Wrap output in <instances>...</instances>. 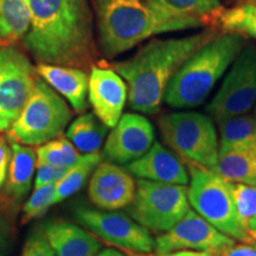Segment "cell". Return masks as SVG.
<instances>
[{
  "mask_svg": "<svg viewBox=\"0 0 256 256\" xmlns=\"http://www.w3.org/2000/svg\"><path fill=\"white\" fill-rule=\"evenodd\" d=\"M108 127L94 113L80 115L66 130V138L84 154L98 153Z\"/></svg>",
  "mask_w": 256,
  "mask_h": 256,
  "instance_id": "obj_21",
  "label": "cell"
},
{
  "mask_svg": "<svg viewBox=\"0 0 256 256\" xmlns=\"http://www.w3.org/2000/svg\"><path fill=\"white\" fill-rule=\"evenodd\" d=\"M102 52L115 57L147 38L166 32L197 28L203 22L178 17L154 8L148 0H92Z\"/></svg>",
  "mask_w": 256,
  "mask_h": 256,
  "instance_id": "obj_3",
  "label": "cell"
},
{
  "mask_svg": "<svg viewBox=\"0 0 256 256\" xmlns=\"http://www.w3.org/2000/svg\"><path fill=\"white\" fill-rule=\"evenodd\" d=\"M31 16L25 0H0V42L14 43L26 36Z\"/></svg>",
  "mask_w": 256,
  "mask_h": 256,
  "instance_id": "obj_23",
  "label": "cell"
},
{
  "mask_svg": "<svg viewBox=\"0 0 256 256\" xmlns=\"http://www.w3.org/2000/svg\"><path fill=\"white\" fill-rule=\"evenodd\" d=\"M151 4L162 11L178 16V17L194 18L198 20H209L211 16L222 8L220 0H148Z\"/></svg>",
  "mask_w": 256,
  "mask_h": 256,
  "instance_id": "obj_26",
  "label": "cell"
},
{
  "mask_svg": "<svg viewBox=\"0 0 256 256\" xmlns=\"http://www.w3.org/2000/svg\"><path fill=\"white\" fill-rule=\"evenodd\" d=\"M220 256H256V248L252 243H235Z\"/></svg>",
  "mask_w": 256,
  "mask_h": 256,
  "instance_id": "obj_34",
  "label": "cell"
},
{
  "mask_svg": "<svg viewBox=\"0 0 256 256\" xmlns=\"http://www.w3.org/2000/svg\"><path fill=\"white\" fill-rule=\"evenodd\" d=\"M186 185L166 184L139 178L133 202L127 206L132 218L156 234L174 228L190 210Z\"/></svg>",
  "mask_w": 256,
  "mask_h": 256,
  "instance_id": "obj_8",
  "label": "cell"
},
{
  "mask_svg": "<svg viewBox=\"0 0 256 256\" xmlns=\"http://www.w3.org/2000/svg\"><path fill=\"white\" fill-rule=\"evenodd\" d=\"M215 172L226 182L256 185V145L220 150Z\"/></svg>",
  "mask_w": 256,
  "mask_h": 256,
  "instance_id": "obj_20",
  "label": "cell"
},
{
  "mask_svg": "<svg viewBox=\"0 0 256 256\" xmlns=\"http://www.w3.org/2000/svg\"><path fill=\"white\" fill-rule=\"evenodd\" d=\"M14 222L8 214H0V256H5L14 238Z\"/></svg>",
  "mask_w": 256,
  "mask_h": 256,
  "instance_id": "obj_32",
  "label": "cell"
},
{
  "mask_svg": "<svg viewBox=\"0 0 256 256\" xmlns=\"http://www.w3.org/2000/svg\"><path fill=\"white\" fill-rule=\"evenodd\" d=\"M37 72L51 88L64 96L76 112L82 113L87 110L89 78L84 72L69 66L40 63Z\"/></svg>",
  "mask_w": 256,
  "mask_h": 256,
  "instance_id": "obj_19",
  "label": "cell"
},
{
  "mask_svg": "<svg viewBox=\"0 0 256 256\" xmlns=\"http://www.w3.org/2000/svg\"><path fill=\"white\" fill-rule=\"evenodd\" d=\"M37 78L28 57L11 46H0V133L18 119L34 89Z\"/></svg>",
  "mask_w": 256,
  "mask_h": 256,
  "instance_id": "obj_10",
  "label": "cell"
},
{
  "mask_svg": "<svg viewBox=\"0 0 256 256\" xmlns=\"http://www.w3.org/2000/svg\"><path fill=\"white\" fill-rule=\"evenodd\" d=\"M72 168H62L46 164V162H37V174L34 178V188L44 186V185L60 183L62 179L69 174Z\"/></svg>",
  "mask_w": 256,
  "mask_h": 256,
  "instance_id": "obj_30",
  "label": "cell"
},
{
  "mask_svg": "<svg viewBox=\"0 0 256 256\" xmlns=\"http://www.w3.org/2000/svg\"><path fill=\"white\" fill-rule=\"evenodd\" d=\"M38 230L56 256H95L102 249L95 235L69 220H50Z\"/></svg>",
  "mask_w": 256,
  "mask_h": 256,
  "instance_id": "obj_18",
  "label": "cell"
},
{
  "mask_svg": "<svg viewBox=\"0 0 256 256\" xmlns=\"http://www.w3.org/2000/svg\"><path fill=\"white\" fill-rule=\"evenodd\" d=\"M240 223L248 230L256 220V185L228 182Z\"/></svg>",
  "mask_w": 256,
  "mask_h": 256,
  "instance_id": "obj_28",
  "label": "cell"
},
{
  "mask_svg": "<svg viewBox=\"0 0 256 256\" xmlns=\"http://www.w3.org/2000/svg\"><path fill=\"white\" fill-rule=\"evenodd\" d=\"M208 22L214 24L226 34H238L256 40V4L246 2L230 8H220Z\"/></svg>",
  "mask_w": 256,
  "mask_h": 256,
  "instance_id": "obj_22",
  "label": "cell"
},
{
  "mask_svg": "<svg viewBox=\"0 0 256 256\" xmlns=\"http://www.w3.org/2000/svg\"><path fill=\"white\" fill-rule=\"evenodd\" d=\"M12 156V147H10L8 140L0 136V191L4 188L8 177L10 162Z\"/></svg>",
  "mask_w": 256,
  "mask_h": 256,
  "instance_id": "obj_33",
  "label": "cell"
},
{
  "mask_svg": "<svg viewBox=\"0 0 256 256\" xmlns=\"http://www.w3.org/2000/svg\"><path fill=\"white\" fill-rule=\"evenodd\" d=\"M37 156L38 162L62 168H74L82 156L68 138L58 136L38 147Z\"/></svg>",
  "mask_w": 256,
  "mask_h": 256,
  "instance_id": "obj_27",
  "label": "cell"
},
{
  "mask_svg": "<svg viewBox=\"0 0 256 256\" xmlns=\"http://www.w3.org/2000/svg\"><path fill=\"white\" fill-rule=\"evenodd\" d=\"M95 256H127V255L119 250H115V249H104V250L98 252Z\"/></svg>",
  "mask_w": 256,
  "mask_h": 256,
  "instance_id": "obj_36",
  "label": "cell"
},
{
  "mask_svg": "<svg viewBox=\"0 0 256 256\" xmlns=\"http://www.w3.org/2000/svg\"><path fill=\"white\" fill-rule=\"evenodd\" d=\"M102 156L100 153L83 154L78 164L70 170L69 174L60 183L56 184L55 194H54V206L60 203V202L81 190L86 182L88 180V178L90 177L92 172L96 168V166L100 164Z\"/></svg>",
  "mask_w": 256,
  "mask_h": 256,
  "instance_id": "obj_25",
  "label": "cell"
},
{
  "mask_svg": "<svg viewBox=\"0 0 256 256\" xmlns=\"http://www.w3.org/2000/svg\"><path fill=\"white\" fill-rule=\"evenodd\" d=\"M252 246H254V247L256 248V241H254V242H252Z\"/></svg>",
  "mask_w": 256,
  "mask_h": 256,
  "instance_id": "obj_39",
  "label": "cell"
},
{
  "mask_svg": "<svg viewBox=\"0 0 256 256\" xmlns=\"http://www.w3.org/2000/svg\"><path fill=\"white\" fill-rule=\"evenodd\" d=\"M56 185H44V186L34 188L30 198L23 206V217L22 223H28L31 220L43 216L54 206V194H55Z\"/></svg>",
  "mask_w": 256,
  "mask_h": 256,
  "instance_id": "obj_29",
  "label": "cell"
},
{
  "mask_svg": "<svg viewBox=\"0 0 256 256\" xmlns=\"http://www.w3.org/2000/svg\"><path fill=\"white\" fill-rule=\"evenodd\" d=\"M12 156L8 177L0 191V210H16L31 190L34 170L37 168V152L30 146L12 142Z\"/></svg>",
  "mask_w": 256,
  "mask_h": 256,
  "instance_id": "obj_17",
  "label": "cell"
},
{
  "mask_svg": "<svg viewBox=\"0 0 256 256\" xmlns=\"http://www.w3.org/2000/svg\"><path fill=\"white\" fill-rule=\"evenodd\" d=\"M154 142V128L145 116L124 114L108 136L102 156L113 164L127 165L145 156Z\"/></svg>",
  "mask_w": 256,
  "mask_h": 256,
  "instance_id": "obj_13",
  "label": "cell"
},
{
  "mask_svg": "<svg viewBox=\"0 0 256 256\" xmlns=\"http://www.w3.org/2000/svg\"><path fill=\"white\" fill-rule=\"evenodd\" d=\"M124 168L138 178L158 183L188 185L190 182L184 162L159 142L153 144L145 156L127 164Z\"/></svg>",
  "mask_w": 256,
  "mask_h": 256,
  "instance_id": "obj_16",
  "label": "cell"
},
{
  "mask_svg": "<svg viewBox=\"0 0 256 256\" xmlns=\"http://www.w3.org/2000/svg\"><path fill=\"white\" fill-rule=\"evenodd\" d=\"M20 256H56L40 230L34 232L24 243Z\"/></svg>",
  "mask_w": 256,
  "mask_h": 256,
  "instance_id": "obj_31",
  "label": "cell"
},
{
  "mask_svg": "<svg viewBox=\"0 0 256 256\" xmlns=\"http://www.w3.org/2000/svg\"><path fill=\"white\" fill-rule=\"evenodd\" d=\"M74 215L78 222L108 244L136 254H148L154 249L151 232L124 214L78 208Z\"/></svg>",
  "mask_w": 256,
  "mask_h": 256,
  "instance_id": "obj_11",
  "label": "cell"
},
{
  "mask_svg": "<svg viewBox=\"0 0 256 256\" xmlns=\"http://www.w3.org/2000/svg\"><path fill=\"white\" fill-rule=\"evenodd\" d=\"M254 115L256 116V106H255V110H254Z\"/></svg>",
  "mask_w": 256,
  "mask_h": 256,
  "instance_id": "obj_40",
  "label": "cell"
},
{
  "mask_svg": "<svg viewBox=\"0 0 256 256\" xmlns=\"http://www.w3.org/2000/svg\"><path fill=\"white\" fill-rule=\"evenodd\" d=\"M136 188V183L126 168L110 162H102L94 170L88 194L95 206L112 211L130 206Z\"/></svg>",
  "mask_w": 256,
  "mask_h": 256,
  "instance_id": "obj_14",
  "label": "cell"
},
{
  "mask_svg": "<svg viewBox=\"0 0 256 256\" xmlns=\"http://www.w3.org/2000/svg\"><path fill=\"white\" fill-rule=\"evenodd\" d=\"M247 2H254V4H256V0H247Z\"/></svg>",
  "mask_w": 256,
  "mask_h": 256,
  "instance_id": "obj_38",
  "label": "cell"
},
{
  "mask_svg": "<svg viewBox=\"0 0 256 256\" xmlns=\"http://www.w3.org/2000/svg\"><path fill=\"white\" fill-rule=\"evenodd\" d=\"M31 16L24 37L40 63L76 66L92 50V19L87 0H25Z\"/></svg>",
  "mask_w": 256,
  "mask_h": 256,
  "instance_id": "obj_1",
  "label": "cell"
},
{
  "mask_svg": "<svg viewBox=\"0 0 256 256\" xmlns=\"http://www.w3.org/2000/svg\"><path fill=\"white\" fill-rule=\"evenodd\" d=\"M235 243V240L220 232L190 209L174 228L160 234L156 240L154 249L156 256L182 250L204 252L220 256Z\"/></svg>",
  "mask_w": 256,
  "mask_h": 256,
  "instance_id": "obj_12",
  "label": "cell"
},
{
  "mask_svg": "<svg viewBox=\"0 0 256 256\" xmlns=\"http://www.w3.org/2000/svg\"><path fill=\"white\" fill-rule=\"evenodd\" d=\"M250 230H256V220H254V222H252V224L250 226V228H249V232H250Z\"/></svg>",
  "mask_w": 256,
  "mask_h": 256,
  "instance_id": "obj_37",
  "label": "cell"
},
{
  "mask_svg": "<svg viewBox=\"0 0 256 256\" xmlns=\"http://www.w3.org/2000/svg\"><path fill=\"white\" fill-rule=\"evenodd\" d=\"M159 128L166 145L185 162L215 171L220 142L212 120L197 112H177L159 119Z\"/></svg>",
  "mask_w": 256,
  "mask_h": 256,
  "instance_id": "obj_7",
  "label": "cell"
},
{
  "mask_svg": "<svg viewBox=\"0 0 256 256\" xmlns=\"http://www.w3.org/2000/svg\"><path fill=\"white\" fill-rule=\"evenodd\" d=\"M220 124V150L256 145V116L243 114L223 120Z\"/></svg>",
  "mask_w": 256,
  "mask_h": 256,
  "instance_id": "obj_24",
  "label": "cell"
},
{
  "mask_svg": "<svg viewBox=\"0 0 256 256\" xmlns=\"http://www.w3.org/2000/svg\"><path fill=\"white\" fill-rule=\"evenodd\" d=\"M162 256H215V255H212V254H209V252H204L182 250V252H170V254L162 255Z\"/></svg>",
  "mask_w": 256,
  "mask_h": 256,
  "instance_id": "obj_35",
  "label": "cell"
},
{
  "mask_svg": "<svg viewBox=\"0 0 256 256\" xmlns=\"http://www.w3.org/2000/svg\"><path fill=\"white\" fill-rule=\"evenodd\" d=\"M256 104V46L243 48L206 112L217 122L247 114Z\"/></svg>",
  "mask_w": 256,
  "mask_h": 256,
  "instance_id": "obj_9",
  "label": "cell"
},
{
  "mask_svg": "<svg viewBox=\"0 0 256 256\" xmlns=\"http://www.w3.org/2000/svg\"><path fill=\"white\" fill-rule=\"evenodd\" d=\"M216 36L215 31L206 30L183 38H154L133 57L115 64V72L126 81L130 108L145 114L156 113L180 66Z\"/></svg>",
  "mask_w": 256,
  "mask_h": 256,
  "instance_id": "obj_2",
  "label": "cell"
},
{
  "mask_svg": "<svg viewBox=\"0 0 256 256\" xmlns=\"http://www.w3.org/2000/svg\"><path fill=\"white\" fill-rule=\"evenodd\" d=\"M190 170L188 203L198 215L220 232L242 243H252L248 230L240 223L228 182L206 168L186 162Z\"/></svg>",
  "mask_w": 256,
  "mask_h": 256,
  "instance_id": "obj_6",
  "label": "cell"
},
{
  "mask_svg": "<svg viewBox=\"0 0 256 256\" xmlns=\"http://www.w3.org/2000/svg\"><path fill=\"white\" fill-rule=\"evenodd\" d=\"M72 120V110L54 89L42 78L18 119L8 130L11 142L42 146L60 136Z\"/></svg>",
  "mask_w": 256,
  "mask_h": 256,
  "instance_id": "obj_5",
  "label": "cell"
},
{
  "mask_svg": "<svg viewBox=\"0 0 256 256\" xmlns=\"http://www.w3.org/2000/svg\"><path fill=\"white\" fill-rule=\"evenodd\" d=\"M244 48L238 34H217L186 60L165 92L164 101L176 110H188L203 104Z\"/></svg>",
  "mask_w": 256,
  "mask_h": 256,
  "instance_id": "obj_4",
  "label": "cell"
},
{
  "mask_svg": "<svg viewBox=\"0 0 256 256\" xmlns=\"http://www.w3.org/2000/svg\"><path fill=\"white\" fill-rule=\"evenodd\" d=\"M88 98L96 116L108 128H114L122 116L128 88L118 72L92 68L89 76Z\"/></svg>",
  "mask_w": 256,
  "mask_h": 256,
  "instance_id": "obj_15",
  "label": "cell"
}]
</instances>
